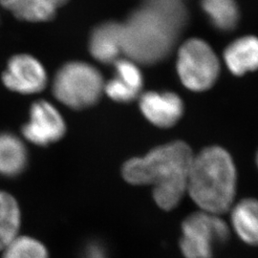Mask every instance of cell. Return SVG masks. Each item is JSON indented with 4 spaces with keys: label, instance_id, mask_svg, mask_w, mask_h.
I'll list each match as a JSON object with an SVG mask.
<instances>
[{
    "label": "cell",
    "instance_id": "cell-21",
    "mask_svg": "<svg viewBox=\"0 0 258 258\" xmlns=\"http://www.w3.org/2000/svg\"><path fill=\"white\" fill-rule=\"evenodd\" d=\"M81 258H109L107 250L98 241L89 242L82 251Z\"/></svg>",
    "mask_w": 258,
    "mask_h": 258
},
{
    "label": "cell",
    "instance_id": "cell-15",
    "mask_svg": "<svg viewBox=\"0 0 258 258\" xmlns=\"http://www.w3.org/2000/svg\"><path fill=\"white\" fill-rule=\"evenodd\" d=\"M21 212L16 198L0 190V251L19 235Z\"/></svg>",
    "mask_w": 258,
    "mask_h": 258
},
{
    "label": "cell",
    "instance_id": "cell-11",
    "mask_svg": "<svg viewBox=\"0 0 258 258\" xmlns=\"http://www.w3.org/2000/svg\"><path fill=\"white\" fill-rule=\"evenodd\" d=\"M224 59L230 72L243 76L258 70V37L245 36L233 40L224 51Z\"/></svg>",
    "mask_w": 258,
    "mask_h": 258
},
{
    "label": "cell",
    "instance_id": "cell-9",
    "mask_svg": "<svg viewBox=\"0 0 258 258\" xmlns=\"http://www.w3.org/2000/svg\"><path fill=\"white\" fill-rule=\"evenodd\" d=\"M140 109L153 125L169 128L179 121L184 114L182 99L170 91H149L140 97Z\"/></svg>",
    "mask_w": 258,
    "mask_h": 258
},
{
    "label": "cell",
    "instance_id": "cell-13",
    "mask_svg": "<svg viewBox=\"0 0 258 258\" xmlns=\"http://www.w3.org/2000/svg\"><path fill=\"white\" fill-rule=\"evenodd\" d=\"M231 223L240 239L250 246H258V199L246 198L234 204Z\"/></svg>",
    "mask_w": 258,
    "mask_h": 258
},
{
    "label": "cell",
    "instance_id": "cell-12",
    "mask_svg": "<svg viewBox=\"0 0 258 258\" xmlns=\"http://www.w3.org/2000/svg\"><path fill=\"white\" fill-rule=\"evenodd\" d=\"M68 0H0L1 6L17 19L29 22H45L54 19L57 10Z\"/></svg>",
    "mask_w": 258,
    "mask_h": 258
},
{
    "label": "cell",
    "instance_id": "cell-22",
    "mask_svg": "<svg viewBox=\"0 0 258 258\" xmlns=\"http://www.w3.org/2000/svg\"><path fill=\"white\" fill-rule=\"evenodd\" d=\"M255 161H256V165H257L258 167V151L257 153H256V158H255Z\"/></svg>",
    "mask_w": 258,
    "mask_h": 258
},
{
    "label": "cell",
    "instance_id": "cell-10",
    "mask_svg": "<svg viewBox=\"0 0 258 258\" xmlns=\"http://www.w3.org/2000/svg\"><path fill=\"white\" fill-rule=\"evenodd\" d=\"M88 46L95 59L104 64H113L123 54L121 23L105 21L94 28Z\"/></svg>",
    "mask_w": 258,
    "mask_h": 258
},
{
    "label": "cell",
    "instance_id": "cell-5",
    "mask_svg": "<svg viewBox=\"0 0 258 258\" xmlns=\"http://www.w3.org/2000/svg\"><path fill=\"white\" fill-rule=\"evenodd\" d=\"M230 234L231 229L221 215L194 212L182 224L181 252L184 258H212L215 249L225 244Z\"/></svg>",
    "mask_w": 258,
    "mask_h": 258
},
{
    "label": "cell",
    "instance_id": "cell-6",
    "mask_svg": "<svg viewBox=\"0 0 258 258\" xmlns=\"http://www.w3.org/2000/svg\"><path fill=\"white\" fill-rule=\"evenodd\" d=\"M177 72L184 87L202 92L216 83L220 74V62L205 40L190 38L179 49Z\"/></svg>",
    "mask_w": 258,
    "mask_h": 258
},
{
    "label": "cell",
    "instance_id": "cell-7",
    "mask_svg": "<svg viewBox=\"0 0 258 258\" xmlns=\"http://www.w3.org/2000/svg\"><path fill=\"white\" fill-rule=\"evenodd\" d=\"M66 123L61 114L50 102L40 100L30 108L29 120L22 127V135L37 147H47L61 140Z\"/></svg>",
    "mask_w": 258,
    "mask_h": 258
},
{
    "label": "cell",
    "instance_id": "cell-4",
    "mask_svg": "<svg viewBox=\"0 0 258 258\" xmlns=\"http://www.w3.org/2000/svg\"><path fill=\"white\" fill-rule=\"evenodd\" d=\"M52 89L57 101L70 108L81 110L100 101L104 82L100 71L93 65L70 61L57 70Z\"/></svg>",
    "mask_w": 258,
    "mask_h": 258
},
{
    "label": "cell",
    "instance_id": "cell-20",
    "mask_svg": "<svg viewBox=\"0 0 258 258\" xmlns=\"http://www.w3.org/2000/svg\"><path fill=\"white\" fill-rule=\"evenodd\" d=\"M103 92L113 100L114 102H132L137 99L140 93L130 88L125 83H122L118 78L114 77L107 83H104Z\"/></svg>",
    "mask_w": 258,
    "mask_h": 258
},
{
    "label": "cell",
    "instance_id": "cell-17",
    "mask_svg": "<svg viewBox=\"0 0 258 258\" xmlns=\"http://www.w3.org/2000/svg\"><path fill=\"white\" fill-rule=\"evenodd\" d=\"M142 5L153 10L180 33L187 25L188 12L184 0H143Z\"/></svg>",
    "mask_w": 258,
    "mask_h": 258
},
{
    "label": "cell",
    "instance_id": "cell-8",
    "mask_svg": "<svg viewBox=\"0 0 258 258\" xmlns=\"http://www.w3.org/2000/svg\"><path fill=\"white\" fill-rule=\"evenodd\" d=\"M4 85L14 92L35 94L47 84V75L42 64L30 55H16L8 62L2 75Z\"/></svg>",
    "mask_w": 258,
    "mask_h": 258
},
{
    "label": "cell",
    "instance_id": "cell-18",
    "mask_svg": "<svg viewBox=\"0 0 258 258\" xmlns=\"http://www.w3.org/2000/svg\"><path fill=\"white\" fill-rule=\"evenodd\" d=\"M1 258H49V252L39 240L19 235L2 250Z\"/></svg>",
    "mask_w": 258,
    "mask_h": 258
},
{
    "label": "cell",
    "instance_id": "cell-14",
    "mask_svg": "<svg viewBox=\"0 0 258 258\" xmlns=\"http://www.w3.org/2000/svg\"><path fill=\"white\" fill-rule=\"evenodd\" d=\"M28 151L24 143L13 133H0V175L16 177L24 171Z\"/></svg>",
    "mask_w": 258,
    "mask_h": 258
},
{
    "label": "cell",
    "instance_id": "cell-2",
    "mask_svg": "<svg viewBox=\"0 0 258 258\" xmlns=\"http://www.w3.org/2000/svg\"><path fill=\"white\" fill-rule=\"evenodd\" d=\"M237 188V169L231 154L221 147L204 148L189 169L187 191L200 211L217 215L230 212Z\"/></svg>",
    "mask_w": 258,
    "mask_h": 258
},
{
    "label": "cell",
    "instance_id": "cell-3",
    "mask_svg": "<svg viewBox=\"0 0 258 258\" xmlns=\"http://www.w3.org/2000/svg\"><path fill=\"white\" fill-rule=\"evenodd\" d=\"M121 28L122 53L137 64L163 61L171 54L182 34L144 5L130 13Z\"/></svg>",
    "mask_w": 258,
    "mask_h": 258
},
{
    "label": "cell",
    "instance_id": "cell-19",
    "mask_svg": "<svg viewBox=\"0 0 258 258\" xmlns=\"http://www.w3.org/2000/svg\"><path fill=\"white\" fill-rule=\"evenodd\" d=\"M115 77L130 88L141 93L144 86V77L138 64L129 58H119L114 63Z\"/></svg>",
    "mask_w": 258,
    "mask_h": 258
},
{
    "label": "cell",
    "instance_id": "cell-1",
    "mask_svg": "<svg viewBox=\"0 0 258 258\" xmlns=\"http://www.w3.org/2000/svg\"><path fill=\"white\" fill-rule=\"evenodd\" d=\"M194 158L187 144L174 141L153 148L146 156L131 158L123 164L121 174L128 184L152 185L157 206L164 211H171L187 191Z\"/></svg>",
    "mask_w": 258,
    "mask_h": 258
},
{
    "label": "cell",
    "instance_id": "cell-16",
    "mask_svg": "<svg viewBox=\"0 0 258 258\" xmlns=\"http://www.w3.org/2000/svg\"><path fill=\"white\" fill-rule=\"evenodd\" d=\"M201 7L212 26L230 32L237 26L240 13L236 0H201Z\"/></svg>",
    "mask_w": 258,
    "mask_h": 258
}]
</instances>
